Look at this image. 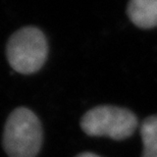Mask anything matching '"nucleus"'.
<instances>
[{"label":"nucleus","mask_w":157,"mask_h":157,"mask_svg":"<svg viewBox=\"0 0 157 157\" xmlns=\"http://www.w3.org/2000/svg\"><path fill=\"white\" fill-rule=\"evenodd\" d=\"M142 157H157V115L147 117L141 124Z\"/></svg>","instance_id":"39448f33"},{"label":"nucleus","mask_w":157,"mask_h":157,"mask_svg":"<svg viewBox=\"0 0 157 157\" xmlns=\"http://www.w3.org/2000/svg\"><path fill=\"white\" fill-rule=\"evenodd\" d=\"M76 157H101L97 154H94V153H91V152H84V153H81Z\"/></svg>","instance_id":"423d86ee"},{"label":"nucleus","mask_w":157,"mask_h":157,"mask_svg":"<svg viewBox=\"0 0 157 157\" xmlns=\"http://www.w3.org/2000/svg\"><path fill=\"white\" fill-rule=\"evenodd\" d=\"M128 18L141 29L157 27V0H130L127 8Z\"/></svg>","instance_id":"20e7f679"},{"label":"nucleus","mask_w":157,"mask_h":157,"mask_svg":"<svg viewBox=\"0 0 157 157\" xmlns=\"http://www.w3.org/2000/svg\"><path fill=\"white\" fill-rule=\"evenodd\" d=\"M6 57L13 71L32 75L40 71L48 57V42L37 27H24L13 33L6 45Z\"/></svg>","instance_id":"f03ea898"},{"label":"nucleus","mask_w":157,"mask_h":157,"mask_svg":"<svg viewBox=\"0 0 157 157\" xmlns=\"http://www.w3.org/2000/svg\"><path fill=\"white\" fill-rule=\"evenodd\" d=\"M42 140V125L32 110L18 107L9 114L3 135V146L9 157H36Z\"/></svg>","instance_id":"f257e3e1"},{"label":"nucleus","mask_w":157,"mask_h":157,"mask_svg":"<svg viewBox=\"0 0 157 157\" xmlns=\"http://www.w3.org/2000/svg\"><path fill=\"white\" fill-rule=\"evenodd\" d=\"M138 127V119L131 110L112 105L96 106L82 117L81 128L88 136L108 137L121 141L130 138Z\"/></svg>","instance_id":"7ed1b4c3"}]
</instances>
